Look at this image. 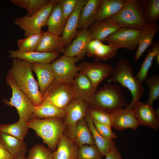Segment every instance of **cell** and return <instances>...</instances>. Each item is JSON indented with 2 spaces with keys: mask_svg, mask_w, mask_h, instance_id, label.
Wrapping results in <instances>:
<instances>
[{
  "mask_svg": "<svg viewBox=\"0 0 159 159\" xmlns=\"http://www.w3.org/2000/svg\"><path fill=\"white\" fill-rule=\"evenodd\" d=\"M60 5L64 21L66 22L74 10L78 0H56Z\"/></svg>",
  "mask_w": 159,
  "mask_h": 159,
  "instance_id": "41",
  "label": "cell"
},
{
  "mask_svg": "<svg viewBox=\"0 0 159 159\" xmlns=\"http://www.w3.org/2000/svg\"><path fill=\"white\" fill-rule=\"evenodd\" d=\"M75 98L80 99L87 105L97 90L83 73L79 72L72 84Z\"/></svg>",
  "mask_w": 159,
  "mask_h": 159,
  "instance_id": "16",
  "label": "cell"
},
{
  "mask_svg": "<svg viewBox=\"0 0 159 159\" xmlns=\"http://www.w3.org/2000/svg\"><path fill=\"white\" fill-rule=\"evenodd\" d=\"M43 97L44 100L63 109L75 98L72 85L55 80L46 90Z\"/></svg>",
  "mask_w": 159,
  "mask_h": 159,
  "instance_id": "8",
  "label": "cell"
},
{
  "mask_svg": "<svg viewBox=\"0 0 159 159\" xmlns=\"http://www.w3.org/2000/svg\"><path fill=\"white\" fill-rule=\"evenodd\" d=\"M1 2V1L0 0V3Z\"/></svg>",
  "mask_w": 159,
  "mask_h": 159,
  "instance_id": "47",
  "label": "cell"
},
{
  "mask_svg": "<svg viewBox=\"0 0 159 159\" xmlns=\"http://www.w3.org/2000/svg\"><path fill=\"white\" fill-rule=\"evenodd\" d=\"M110 18L120 27L142 30L148 24L140 1L125 0L121 9Z\"/></svg>",
  "mask_w": 159,
  "mask_h": 159,
  "instance_id": "5",
  "label": "cell"
},
{
  "mask_svg": "<svg viewBox=\"0 0 159 159\" xmlns=\"http://www.w3.org/2000/svg\"><path fill=\"white\" fill-rule=\"evenodd\" d=\"M159 29L158 24L154 23L148 24L141 30L138 46L134 56L135 61H138L147 49L151 46Z\"/></svg>",
  "mask_w": 159,
  "mask_h": 159,
  "instance_id": "24",
  "label": "cell"
},
{
  "mask_svg": "<svg viewBox=\"0 0 159 159\" xmlns=\"http://www.w3.org/2000/svg\"><path fill=\"white\" fill-rule=\"evenodd\" d=\"M105 156V159H123L115 145L112 147Z\"/></svg>",
  "mask_w": 159,
  "mask_h": 159,
  "instance_id": "43",
  "label": "cell"
},
{
  "mask_svg": "<svg viewBox=\"0 0 159 159\" xmlns=\"http://www.w3.org/2000/svg\"><path fill=\"white\" fill-rule=\"evenodd\" d=\"M65 24L61 8L56 1L47 23L48 28L47 31L56 35L61 36Z\"/></svg>",
  "mask_w": 159,
  "mask_h": 159,
  "instance_id": "30",
  "label": "cell"
},
{
  "mask_svg": "<svg viewBox=\"0 0 159 159\" xmlns=\"http://www.w3.org/2000/svg\"><path fill=\"white\" fill-rule=\"evenodd\" d=\"M93 122L97 131L103 137L111 140H113L117 137L112 131L111 126L100 123L94 120Z\"/></svg>",
  "mask_w": 159,
  "mask_h": 159,
  "instance_id": "42",
  "label": "cell"
},
{
  "mask_svg": "<svg viewBox=\"0 0 159 159\" xmlns=\"http://www.w3.org/2000/svg\"><path fill=\"white\" fill-rule=\"evenodd\" d=\"M27 122L29 128L35 131L36 135L42 139L50 150L52 151L56 150L66 126L63 119L34 117Z\"/></svg>",
  "mask_w": 159,
  "mask_h": 159,
  "instance_id": "4",
  "label": "cell"
},
{
  "mask_svg": "<svg viewBox=\"0 0 159 159\" xmlns=\"http://www.w3.org/2000/svg\"><path fill=\"white\" fill-rule=\"evenodd\" d=\"M8 72L17 86L34 106L39 105L43 102V97L33 75L31 63L18 58H13L11 67Z\"/></svg>",
  "mask_w": 159,
  "mask_h": 159,
  "instance_id": "1",
  "label": "cell"
},
{
  "mask_svg": "<svg viewBox=\"0 0 159 159\" xmlns=\"http://www.w3.org/2000/svg\"><path fill=\"white\" fill-rule=\"evenodd\" d=\"M0 144L14 157L25 155L27 151L26 144L23 140L0 132Z\"/></svg>",
  "mask_w": 159,
  "mask_h": 159,
  "instance_id": "31",
  "label": "cell"
},
{
  "mask_svg": "<svg viewBox=\"0 0 159 159\" xmlns=\"http://www.w3.org/2000/svg\"><path fill=\"white\" fill-rule=\"evenodd\" d=\"M78 67L79 72L84 74L96 88L105 79L111 76L114 69L111 65L98 61L82 62Z\"/></svg>",
  "mask_w": 159,
  "mask_h": 159,
  "instance_id": "11",
  "label": "cell"
},
{
  "mask_svg": "<svg viewBox=\"0 0 159 159\" xmlns=\"http://www.w3.org/2000/svg\"><path fill=\"white\" fill-rule=\"evenodd\" d=\"M91 40H97L102 42L120 27L110 18L94 22L89 27Z\"/></svg>",
  "mask_w": 159,
  "mask_h": 159,
  "instance_id": "23",
  "label": "cell"
},
{
  "mask_svg": "<svg viewBox=\"0 0 159 159\" xmlns=\"http://www.w3.org/2000/svg\"><path fill=\"white\" fill-rule=\"evenodd\" d=\"M141 32V30L134 28L120 27L105 41L117 50L122 48L134 51L137 48Z\"/></svg>",
  "mask_w": 159,
  "mask_h": 159,
  "instance_id": "10",
  "label": "cell"
},
{
  "mask_svg": "<svg viewBox=\"0 0 159 159\" xmlns=\"http://www.w3.org/2000/svg\"><path fill=\"white\" fill-rule=\"evenodd\" d=\"M87 0H78L76 6L68 19L61 35L64 44L66 48L76 37L78 30L77 26L81 10Z\"/></svg>",
  "mask_w": 159,
  "mask_h": 159,
  "instance_id": "14",
  "label": "cell"
},
{
  "mask_svg": "<svg viewBox=\"0 0 159 159\" xmlns=\"http://www.w3.org/2000/svg\"><path fill=\"white\" fill-rule=\"evenodd\" d=\"M9 57L18 58L31 63L50 64L60 56L58 53H50L37 51L24 52L19 50L9 51Z\"/></svg>",
  "mask_w": 159,
  "mask_h": 159,
  "instance_id": "17",
  "label": "cell"
},
{
  "mask_svg": "<svg viewBox=\"0 0 159 159\" xmlns=\"http://www.w3.org/2000/svg\"><path fill=\"white\" fill-rule=\"evenodd\" d=\"M25 155L22 154L17 157H14V159H26Z\"/></svg>",
  "mask_w": 159,
  "mask_h": 159,
  "instance_id": "45",
  "label": "cell"
},
{
  "mask_svg": "<svg viewBox=\"0 0 159 159\" xmlns=\"http://www.w3.org/2000/svg\"><path fill=\"white\" fill-rule=\"evenodd\" d=\"M78 148L64 134L53 152V159H77Z\"/></svg>",
  "mask_w": 159,
  "mask_h": 159,
  "instance_id": "26",
  "label": "cell"
},
{
  "mask_svg": "<svg viewBox=\"0 0 159 159\" xmlns=\"http://www.w3.org/2000/svg\"><path fill=\"white\" fill-rule=\"evenodd\" d=\"M14 157L0 144V159H14Z\"/></svg>",
  "mask_w": 159,
  "mask_h": 159,
  "instance_id": "44",
  "label": "cell"
},
{
  "mask_svg": "<svg viewBox=\"0 0 159 159\" xmlns=\"http://www.w3.org/2000/svg\"><path fill=\"white\" fill-rule=\"evenodd\" d=\"M140 1L148 24L157 23L159 18V0Z\"/></svg>",
  "mask_w": 159,
  "mask_h": 159,
  "instance_id": "34",
  "label": "cell"
},
{
  "mask_svg": "<svg viewBox=\"0 0 159 159\" xmlns=\"http://www.w3.org/2000/svg\"><path fill=\"white\" fill-rule=\"evenodd\" d=\"M122 90L115 83H108L97 90L88 104L90 108L112 113L126 106Z\"/></svg>",
  "mask_w": 159,
  "mask_h": 159,
  "instance_id": "3",
  "label": "cell"
},
{
  "mask_svg": "<svg viewBox=\"0 0 159 159\" xmlns=\"http://www.w3.org/2000/svg\"><path fill=\"white\" fill-rule=\"evenodd\" d=\"M66 113L64 109L59 108L49 102L44 100L40 105L34 106V118L41 119L59 118L64 119Z\"/></svg>",
  "mask_w": 159,
  "mask_h": 159,
  "instance_id": "28",
  "label": "cell"
},
{
  "mask_svg": "<svg viewBox=\"0 0 159 159\" xmlns=\"http://www.w3.org/2000/svg\"><path fill=\"white\" fill-rule=\"evenodd\" d=\"M94 139L95 145L102 156H105L112 147L115 145L113 140L107 139L101 135L96 130L94 125L93 119L87 113L85 117Z\"/></svg>",
  "mask_w": 159,
  "mask_h": 159,
  "instance_id": "29",
  "label": "cell"
},
{
  "mask_svg": "<svg viewBox=\"0 0 159 159\" xmlns=\"http://www.w3.org/2000/svg\"><path fill=\"white\" fill-rule=\"evenodd\" d=\"M32 68L37 76L39 90L43 96L55 80L52 65L50 63H32Z\"/></svg>",
  "mask_w": 159,
  "mask_h": 159,
  "instance_id": "21",
  "label": "cell"
},
{
  "mask_svg": "<svg viewBox=\"0 0 159 159\" xmlns=\"http://www.w3.org/2000/svg\"><path fill=\"white\" fill-rule=\"evenodd\" d=\"M100 0H87L80 12L77 30L87 29L95 22Z\"/></svg>",
  "mask_w": 159,
  "mask_h": 159,
  "instance_id": "27",
  "label": "cell"
},
{
  "mask_svg": "<svg viewBox=\"0 0 159 159\" xmlns=\"http://www.w3.org/2000/svg\"><path fill=\"white\" fill-rule=\"evenodd\" d=\"M88 113L93 120L100 123L111 126V113L98 109L90 108L88 109Z\"/></svg>",
  "mask_w": 159,
  "mask_h": 159,
  "instance_id": "40",
  "label": "cell"
},
{
  "mask_svg": "<svg viewBox=\"0 0 159 159\" xmlns=\"http://www.w3.org/2000/svg\"><path fill=\"white\" fill-rule=\"evenodd\" d=\"M27 122L19 120L15 123L0 125V132L3 133L19 140H23L28 133L29 128Z\"/></svg>",
  "mask_w": 159,
  "mask_h": 159,
  "instance_id": "33",
  "label": "cell"
},
{
  "mask_svg": "<svg viewBox=\"0 0 159 159\" xmlns=\"http://www.w3.org/2000/svg\"><path fill=\"white\" fill-rule=\"evenodd\" d=\"M53 152L43 144L36 145L30 150L26 159H53Z\"/></svg>",
  "mask_w": 159,
  "mask_h": 159,
  "instance_id": "38",
  "label": "cell"
},
{
  "mask_svg": "<svg viewBox=\"0 0 159 159\" xmlns=\"http://www.w3.org/2000/svg\"><path fill=\"white\" fill-rule=\"evenodd\" d=\"M7 84L12 90V96L8 100H3L6 105L15 107L17 109L19 120L27 122L33 118L34 105L27 96L16 85L11 76L8 74L6 77Z\"/></svg>",
  "mask_w": 159,
  "mask_h": 159,
  "instance_id": "7",
  "label": "cell"
},
{
  "mask_svg": "<svg viewBox=\"0 0 159 159\" xmlns=\"http://www.w3.org/2000/svg\"><path fill=\"white\" fill-rule=\"evenodd\" d=\"M102 156L95 145H85L79 148L77 159H102Z\"/></svg>",
  "mask_w": 159,
  "mask_h": 159,
  "instance_id": "39",
  "label": "cell"
},
{
  "mask_svg": "<svg viewBox=\"0 0 159 159\" xmlns=\"http://www.w3.org/2000/svg\"><path fill=\"white\" fill-rule=\"evenodd\" d=\"M80 60L77 57H71L63 54L53 61L50 64L55 80L72 85L79 72L78 66L76 64Z\"/></svg>",
  "mask_w": 159,
  "mask_h": 159,
  "instance_id": "9",
  "label": "cell"
},
{
  "mask_svg": "<svg viewBox=\"0 0 159 159\" xmlns=\"http://www.w3.org/2000/svg\"><path fill=\"white\" fill-rule=\"evenodd\" d=\"M50 0H11L14 5L27 11L26 15L31 16L35 14L47 5Z\"/></svg>",
  "mask_w": 159,
  "mask_h": 159,
  "instance_id": "35",
  "label": "cell"
},
{
  "mask_svg": "<svg viewBox=\"0 0 159 159\" xmlns=\"http://www.w3.org/2000/svg\"><path fill=\"white\" fill-rule=\"evenodd\" d=\"M63 134L78 148L85 145H95L94 139L85 118L73 125L66 126Z\"/></svg>",
  "mask_w": 159,
  "mask_h": 159,
  "instance_id": "12",
  "label": "cell"
},
{
  "mask_svg": "<svg viewBox=\"0 0 159 159\" xmlns=\"http://www.w3.org/2000/svg\"><path fill=\"white\" fill-rule=\"evenodd\" d=\"M56 0H50L49 2L38 12L31 16L27 15L15 18L14 24L24 32L25 37L41 32L42 28L47 23Z\"/></svg>",
  "mask_w": 159,
  "mask_h": 159,
  "instance_id": "6",
  "label": "cell"
},
{
  "mask_svg": "<svg viewBox=\"0 0 159 159\" xmlns=\"http://www.w3.org/2000/svg\"><path fill=\"white\" fill-rule=\"evenodd\" d=\"M117 50L111 45L97 40H91L87 46L85 55L96 61L106 60L115 57Z\"/></svg>",
  "mask_w": 159,
  "mask_h": 159,
  "instance_id": "19",
  "label": "cell"
},
{
  "mask_svg": "<svg viewBox=\"0 0 159 159\" xmlns=\"http://www.w3.org/2000/svg\"><path fill=\"white\" fill-rule=\"evenodd\" d=\"M111 114V126L116 130L121 131L130 128L135 130L139 126L133 109L121 108Z\"/></svg>",
  "mask_w": 159,
  "mask_h": 159,
  "instance_id": "18",
  "label": "cell"
},
{
  "mask_svg": "<svg viewBox=\"0 0 159 159\" xmlns=\"http://www.w3.org/2000/svg\"><path fill=\"white\" fill-rule=\"evenodd\" d=\"M42 36L41 32L32 34L24 39H18L17 41L18 50L24 52L36 51L40 42Z\"/></svg>",
  "mask_w": 159,
  "mask_h": 159,
  "instance_id": "36",
  "label": "cell"
},
{
  "mask_svg": "<svg viewBox=\"0 0 159 159\" xmlns=\"http://www.w3.org/2000/svg\"><path fill=\"white\" fill-rule=\"evenodd\" d=\"M91 40L90 33L88 29L78 30L77 34L68 47L65 48L63 55L77 57L80 60L84 58L87 45Z\"/></svg>",
  "mask_w": 159,
  "mask_h": 159,
  "instance_id": "15",
  "label": "cell"
},
{
  "mask_svg": "<svg viewBox=\"0 0 159 159\" xmlns=\"http://www.w3.org/2000/svg\"><path fill=\"white\" fill-rule=\"evenodd\" d=\"M155 58V60L156 62L158 64H159V52L156 55Z\"/></svg>",
  "mask_w": 159,
  "mask_h": 159,
  "instance_id": "46",
  "label": "cell"
},
{
  "mask_svg": "<svg viewBox=\"0 0 159 159\" xmlns=\"http://www.w3.org/2000/svg\"><path fill=\"white\" fill-rule=\"evenodd\" d=\"M138 125L148 126L157 130L159 127L158 114L152 106L147 103L138 102L133 108Z\"/></svg>",
  "mask_w": 159,
  "mask_h": 159,
  "instance_id": "13",
  "label": "cell"
},
{
  "mask_svg": "<svg viewBox=\"0 0 159 159\" xmlns=\"http://www.w3.org/2000/svg\"><path fill=\"white\" fill-rule=\"evenodd\" d=\"M144 81L150 89L147 103L152 106L154 101L158 99L159 97V75H153L147 77Z\"/></svg>",
  "mask_w": 159,
  "mask_h": 159,
  "instance_id": "37",
  "label": "cell"
},
{
  "mask_svg": "<svg viewBox=\"0 0 159 159\" xmlns=\"http://www.w3.org/2000/svg\"><path fill=\"white\" fill-rule=\"evenodd\" d=\"M133 72L132 65L128 60L121 59L114 67L109 80L111 83H119L130 91L132 100L125 108L131 109H133L136 103L140 101L145 91L142 82L134 76Z\"/></svg>",
  "mask_w": 159,
  "mask_h": 159,
  "instance_id": "2",
  "label": "cell"
},
{
  "mask_svg": "<svg viewBox=\"0 0 159 159\" xmlns=\"http://www.w3.org/2000/svg\"><path fill=\"white\" fill-rule=\"evenodd\" d=\"M125 3V0H100L95 22L111 18L121 9Z\"/></svg>",
  "mask_w": 159,
  "mask_h": 159,
  "instance_id": "25",
  "label": "cell"
},
{
  "mask_svg": "<svg viewBox=\"0 0 159 159\" xmlns=\"http://www.w3.org/2000/svg\"><path fill=\"white\" fill-rule=\"evenodd\" d=\"M42 36L36 51L50 53H64L65 47L62 37L47 31H42Z\"/></svg>",
  "mask_w": 159,
  "mask_h": 159,
  "instance_id": "22",
  "label": "cell"
},
{
  "mask_svg": "<svg viewBox=\"0 0 159 159\" xmlns=\"http://www.w3.org/2000/svg\"><path fill=\"white\" fill-rule=\"evenodd\" d=\"M151 46V48L148 51L140 69L135 76L142 83L147 77L153 60L157 54L159 52V40L153 42Z\"/></svg>",
  "mask_w": 159,
  "mask_h": 159,
  "instance_id": "32",
  "label": "cell"
},
{
  "mask_svg": "<svg viewBox=\"0 0 159 159\" xmlns=\"http://www.w3.org/2000/svg\"><path fill=\"white\" fill-rule=\"evenodd\" d=\"M88 106L83 101L75 98L64 109L66 116L64 119L66 126L73 125L85 118L88 113Z\"/></svg>",
  "mask_w": 159,
  "mask_h": 159,
  "instance_id": "20",
  "label": "cell"
}]
</instances>
